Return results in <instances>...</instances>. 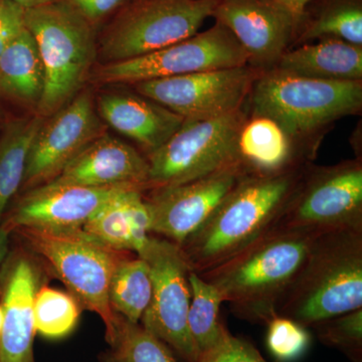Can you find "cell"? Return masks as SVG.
<instances>
[{
  "label": "cell",
  "instance_id": "cell-38",
  "mask_svg": "<svg viewBox=\"0 0 362 362\" xmlns=\"http://www.w3.org/2000/svg\"><path fill=\"white\" fill-rule=\"evenodd\" d=\"M9 112L7 111L6 107L0 102V132H1L2 128L6 125L7 118H8Z\"/></svg>",
  "mask_w": 362,
  "mask_h": 362
},
{
  "label": "cell",
  "instance_id": "cell-32",
  "mask_svg": "<svg viewBox=\"0 0 362 362\" xmlns=\"http://www.w3.org/2000/svg\"><path fill=\"white\" fill-rule=\"evenodd\" d=\"M197 362H268L259 350L243 338L235 337L230 330L214 349L202 354Z\"/></svg>",
  "mask_w": 362,
  "mask_h": 362
},
{
  "label": "cell",
  "instance_id": "cell-6",
  "mask_svg": "<svg viewBox=\"0 0 362 362\" xmlns=\"http://www.w3.org/2000/svg\"><path fill=\"white\" fill-rule=\"evenodd\" d=\"M255 117L278 124L289 138H299L361 110V81H327L281 70L257 78L251 90Z\"/></svg>",
  "mask_w": 362,
  "mask_h": 362
},
{
  "label": "cell",
  "instance_id": "cell-19",
  "mask_svg": "<svg viewBox=\"0 0 362 362\" xmlns=\"http://www.w3.org/2000/svg\"><path fill=\"white\" fill-rule=\"evenodd\" d=\"M95 104L107 127L137 143L148 156L160 148L185 121L153 100L129 90L95 93Z\"/></svg>",
  "mask_w": 362,
  "mask_h": 362
},
{
  "label": "cell",
  "instance_id": "cell-24",
  "mask_svg": "<svg viewBox=\"0 0 362 362\" xmlns=\"http://www.w3.org/2000/svg\"><path fill=\"white\" fill-rule=\"evenodd\" d=\"M44 121L37 114L9 113L0 132V223L20 192L28 151Z\"/></svg>",
  "mask_w": 362,
  "mask_h": 362
},
{
  "label": "cell",
  "instance_id": "cell-30",
  "mask_svg": "<svg viewBox=\"0 0 362 362\" xmlns=\"http://www.w3.org/2000/svg\"><path fill=\"white\" fill-rule=\"evenodd\" d=\"M324 345L339 350L349 361L362 362V308L312 326Z\"/></svg>",
  "mask_w": 362,
  "mask_h": 362
},
{
  "label": "cell",
  "instance_id": "cell-14",
  "mask_svg": "<svg viewBox=\"0 0 362 362\" xmlns=\"http://www.w3.org/2000/svg\"><path fill=\"white\" fill-rule=\"evenodd\" d=\"M246 175L242 166L235 163L190 182L146 190L150 233L180 247L202 228Z\"/></svg>",
  "mask_w": 362,
  "mask_h": 362
},
{
  "label": "cell",
  "instance_id": "cell-39",
  "mask_svg": "<svg viewBox=\"0 0 362 362\" xmlns=\"http://www.w3.org/2000/svg\"><path fill=\"white\" fill-rule=\"evenodd\" d=\"M2 324H4V308L0 304V332H1Z\"/></svg>",
  "mask_w": 362,
  "mask_h": 362
},
{
  "label": "cell",
  "instance_id": "cell-15",
  "mask_svg": "<svg viewBox=\"0 0 362 362\" xmlns=\"http://www.w3.org/2000/svg\"><path fill=\"white\" fill-rule=\"evenodd\" d=\"M16 242L0 267V304L4 308L0 362H37L33 304L49 273L37 257Z\"/></svg>",
  "mask_w": 362,
  "mask_h": 362
},
{
  "label": "cell",
  "instance_id": "cell-5",
  "mask_svg": "<svg viewBox=\"0 0 362 362\" xmlns=\"http://www.w3.org/2000/svg\"><path fill=\"white\" fill-rule=\"evenodd\" d=\"M45 71V90L37 115L47 118L70 103L97 65V30L64 0L25 8Z\"/></svg>",
  "mask_w": 362,
  "mask_h": 362
},
{
  "label": "cell",
  "instance_id": "cell-9",
  "mask_svg": "<svg viewBox=\"0 0 362 362\" xmlns=\"http://www.w3.org/2000/svg\"><path fill=\"white\" fill-rule=\"evenodd\" d=\"M249 58L232 33L216 23L204 33L138 58L96 65L90 81L97 85H133L156 78L246 66Z\"/></svg>",
  "mask_w": 362,
  "mask_h": 362
},
{
  "label": "cell",
  "instance_id": "cell-33",
  "mask_svg": "<svg viewBox=\"0 0 362 362\" xmlns=\"http://www.w3.org/2000/svg\"><path fill=\"white\" fill-rule=\"evenodd\" d=\"M96 30L132 0H64Z\"/></svg>",
  "mask_w": 362,
  "mask_h": 362
},
{
  "label": "cell",
  "instance_id": "cell-2",
  "mask_svg": "<svg viewBox=\"0 0 362 362\" xmlns=\"http://www.w3.org/2000/svg\"><path fill=\"white\" fill-rule=\"evenodd\" d=\"M302 176L296 169L244 176L202 228L180 245L190 271L199 274L220 265L268 232Z\"/></svg>",
  "mask_w": 362,
  "mask_h": 362
},
{
  "label": "cell",
  "instance_id": "cell-26",
  "mask_svg": "<svg viewBox=\"0 0 362 362\" xmlns=\"http://www.w3.org/2000/svg\"><path fill=\"white\" fill-rule=\"evenodd\" d=\"M189 283L192 301L187 315L188 329L199 357L214 349L228 329L220 318L223 304L220 291L194 272L189 273Z\"/></svg>",
  "mask_w": 362,
  "mask_h": 362
},
{
  "label": "cell",
  "instance_id": "cell-3",
  "mask_svg": "<svg viewBox=\"0 0 362 362\" xmlns=\"http://www.w3.org/2000/svg\"><path fill=\"white\" fill-rule=\"evenodd\" d=\"M362 308V228L320 233L278 315L305 327Z\"/></svg>",
  "mask_w": 362,
  "mask_h": 362
},
{
  "label": "cell",
  "instance_id": "cell-12",
  "mask_svg": "<svg viewBox=\"0 0 362 362\" xmlns=\"http://www.w3.org/2000/svg\"><path fill=\"white\" fill-rule=\"evenodd\" d=\"M106 132L107 125L97 112L94 90L85 87L70 103L45 118L28 151L18 194L54 180Z\"/></svg>",
  "mask_w": 362,
  "mask_h": 362
},
{
  "label": "cell",
  "instance_id": "cell-18",
  "mask_svg": "<svg viewBox=\"0 0 362 362\" xmlns=\"http://www.w3.org/2000/svg\"><path fill=\"white\" fill-rule=\"evenodd\" d=\"M149 163L132 145L108 131L45 183L88 187H136L148 190Z\"/></svg>",
  "mask_w": 362,
  "mask_h": 362
},
{
  "label": "cell",
  "instance_id": "cell-4",
  "mask_svg": "<svg viewBox=\"0 0 362 362\" xmlns=\"http://www.w3.org/2000/svg\"><path fill=\"white\" fill-rule=\"evenodd\" d=\"M11 235L65 284L82 309L100 316L108 342L117 317L109 302V285L117 266L133 252L116 251L83 228H20Z\"/></svg>",
  "mask_w": 362,
  "mask_h": 362
},
{
  "label": "cell",
  "instance_id": "cell-34",
  "mask_svg": "<svg viewBox=\"0 0 362 362\" xmlns=\"http://www.w3.org/2000/svg\"><path fill=\"white\" fill-rule=\"evenodd\" d=\"M25 13L13 0H0V54L25 28Z\"/></svg>",
  "mask_w": 362,
  "mask_h": 362
},
{
  "label": "cell",
  "instance_id": "cell-27",
  "mask_svg": "<svg viewBox=\"0 0 362 362\" xmlns=\"http://www.w3.org/2000/svg\"><path fill=\"white\" fill-rule=\"evenodd\" d=\"M107 343L109 349L99 356L101 362H177L165 343L141 324L130 322L119 314L113 337Z\"/></svg>",
  "mask_w": 362,
  "mask_h": 362
},
{
  "label": "cell",
  "instance_id": "cell-11",
  "mask_svg": "<svg viewBox=\"0 0 362 362\" xmlns=\"http://www.w3.org/2000/svg\"><path fill=\"white\" fill-rule=\"evenodd\" d=\"M137 256L149 266L152 282L151 300L140 324L181 361L197 362L199 356L187 324L192 271L180 247L151 235Z\"/></svg>",
  "mask_w": 362,
  "mask_h": 362
},
{
  "label": "cell",
  "instance_id": "cell-13",
  "mask_svg": "<svg viewBox=\"0 0 362 362\" xmlns=\"http://www.w3.org/2000/svg\"><path fill=\"white\" fill-rule=\"evenodd\" d=\"M255 81L256 74L246 65L130 86L138 94L153 100L185 120H201L240 110Z\"/></svg>",
  "mask_w": 362,
  "mask_h": 362
},
{
  "label": "cell",
  "instance_id": "cell-22",
  "mask_svg": "<svg viewBox=\"0 0 362 362\" xmlns=\"http://www.w3.org/2000/svg\"><path fill=\"white\" fill-rule=\"evenodd\" d=\"M279 69L302 77L327 81H361L362 47L342 40L325 39L285 52Z\"/></svg>",
  "mask_w": 362,
  "mask_h": 362
},
{
  "label": "cell",
  "instance_id": "cell-36",
  "mask_svg": "<svg viewBox=\"0 0 362 362\" xmlns=\"http://www.w3.org/2000/svg\"><path fill=\"white\" fill-rule=\"evenodd\" d=\"M11 233L6 232L4 228H0V267L4 263V259L8 254L11 247Z\"/></svg>",
  "mask_w": 362,
  "mask_h": 362
},
{
  "label": "cell",
  "instance_id": "cell-21",
  "mask_svg": "<svg viewBox=\"0 0 362 362\" xmlns=\"http://www.w3.org/2000/svg\"><path fill=\"white\" fill-rule=\"evenodd\" d=\"M44 90L42 59L32 33L25 28L0 54V102L20 115L37 114Z\"/></svg>",
  "mask_w": 362,
  "mask_h": 362
},
{
  "label": "cell",
  "instance_id": "cell-20",
  "mask_svg": "<svg viewBox=\"0 0 362 362\" xmlns=\"http://www.w3.org/2000/svg\"><path fill=\"white\" fill-rule=\"evenodd\" d=\"M144 192L140 187H128L119 192L83 226V230L116 251L139 254L151 235Z\"/></svg>",
  "mask_w": 362,
  "mask_h": 362
},
{
  "label": "cell",
  "instance_id": "cell-23",
  "mask_svg": "<svg viewBox=\"0 0 362 362\" xmlns=\"http://www.w3.org/2000/svg\"><path fill=\"white\" fill-rule=\"evenodd\" d=\"M239 164L247 175H276L291 168L290 138L271 119L256 117L243 125L238 140Z\"/></svg>",
  "mask_w": 362,
  "mask_h": 362
},
{
  "label": "cell",
  "instance_id": "cell-25",
  "mask_svg": "<svg viewBox=\"0 0 362 362\" xmlns=\"http://www.w3.org/2000/svg\"><path fill=\"white\" fill-rule=\"evenodd\" d=\"M109 302L113 311L133 323H140L152 295L149 266L131 254L119 263L109 285Z\"/></svg>",
  "mask_w": 362,
  "mask_h": 362
},
{
  "label": "cell",
  "instance_id": "cell-37",
  "mask_svg": "<svg viewBox=\"0 0 362 362\" xmlns=\"http://www.w3.org/2000/svg\"><path fill=\"white\" fill-rule=\"evenodd\" d=\"M16 4H21L25 8L40 6V4H45V2L52 1V0H13Z\"/></svg>",
  "mask_w": 362,
  "mask_h": 362
},
{
  "label": "cell",
  "instance_id": "cell-28",
  "mask_svg": "<svg viewBox=\"0 0 362 362\" xmlns=\"http://www.w3.org/2000/svg\"><path fill=\"white\" fill-rule=\"evenodd\" d=\"M82 307L70 293L44 284L33 304L35 331L49 339H61L73 332Z\"/></svg>",
  "mask_w": 362,
  "mask_h": 362
},
{
  "label": "cell",
  "instance_id": "cell-10",
  "mask_svg": "<svg viewBox=\"0 0 362 362\" xmlns=\"http://www.w3.org/2000/svg\"><path fill=\"white\" fill-rule=\"evenodd\" d=\"M306 177L270 230L322 233L362 228L361 163L346 162Z\"/></svg>",
  "mask_w": 362,
  "mask_h": 362
},
{
  "label": "cell",
  "instance_id": "cell-16",
  "mask_svg": "<svg viewBox=\"0 0 362 362\" xmlns=\"http://www.w3.org/2000/svg\"><path fill=\"white\" fill-rule=\"evenodd\" d=\"M128 187H136L40 185L13 199L0 228L11 235L20 228H82L107 202Z\"/></svg>",
  "mask_w": 362,
  "mask_h": 362
},
{
  "label": "cell",
  "instance_id": "cell-1",
  "mask_svg": "<svg viewBox=\"0 0 362 362\" xmlns=\"http://www.w3.org/2000/svg\"><path fill=\"white\" fill-rule=\"evenodd\" d=\"M318 235L270 230L220 265L197 275L220 291L235 316L266 325L278 315Z\"/></svg>",
  "mask_w": 362,
  "mask_h": 362
},
{
  "label": "cell",
  "instance_id": "cell-29",
  "mask_svg": "<svg viewBox=\"0 0 362 362\" xmlns=\"http://www.w3.org/2000/svg\"><path fill=\"white\" fill-rule=\"evenodd\" d=\"M332 39L362 47V6L344 0L325 7L305 28L301 40Z\"/></svg>",
  "mask_w": 362,
  "mask_h": 362
},
{
  "label": "cell",
  "instance_id": "cell-8",
  "mask_svg": "<svg viewBox=\"0 0 362 362\" xmlns=\"http://www.w3.org/2000/svg\"><path fill=\"white\" fill-rule=\"evenodd\" d=\"M240 110L201 120H185L175 134L147 156L148 189L199 180L239 164Z\"/></svg>",
  "mask_w": 362,
  "mask_h": 362
},
{
  "label": "cell",
  "instance_id": "cell-35",
  "mask_svg": "<svg viewBox=\"0 0 362 362\" xmlns=\"http://www.w3.org/2000/svg\"><path fill=\"white\" fill-rule=\"evenodd\" d=\"M274 1L292 16L298 26L301 23L307 6H309L312 0H274Z\"/></svg>",
  "mask_w": 362,
  "mask_h": 362
},
{
  "label": "cell",
  "instance_id": "cell-7",
  "mask_svg": "<svg viewBox=\"0 0 362 362\" xmlns=\"http://www.w3.org/2000/svg\"><path fill=\"white\" fill-rule=\"evenodd\" d=\"M218 0H132L97 33V65L138 58L199 32Z\"/></svg>",
  "mask_w": 362,
  "mask_h": 362
},
{
  "label": "cell",
  "instance_id": "cell-17",
  "mask_svg": "<svg viewBox=\"0 0 362 362\" xmlns=\"http://www.w3.org/2000/svg\"><path fill=\"white\" fill-rule=\"evenodd\" d=\"M213 16L232 33L249 61L261 65L279 61L297 28L274 0H218Z\"/></svg>",
  "mask_w": 362,
  "mask_h": 362
},
{
  "label": "cell",
  "instance_id": "cell-31",
  "mask_svg": "<svg viewBox=\"0 0 362 362\" xmlns=\"http://www.w3.org/2000/svg\"><path fill=\"white\" fill-rule=\"evenodd\" d=\"M266 326L267 349L279 362L296 361L310 346L309 328L292 319L276 315Z\"/></svg>",
  "mask_w": 362,
  "mask_h": 362
}]
</instances>
